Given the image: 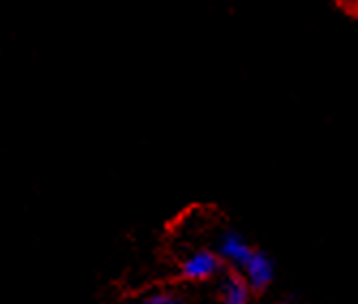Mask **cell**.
<instances>
[{
	"label": "cell",
	"instance_id": "cell-1",
	"mask_svg": "<svg viewBox=\"0 0 358 304\" xmlns=\"http://www.w3.org/2000/svg\"><path fill=\"white\" fill-rule=\"evenodd\" d=\"M221 268H223V261L217 255V251L200 249V251H193L180 261V277L191 283H202V281L217 277L221 273Z\"/></svg>",
	"mask_w": 358,
	"mask_h": 304
},
{
	"label": "cell",
	"instance_id": "cell-7",
	"mask_svg": "<svg viewBox=\"0 0 358 304\" xmlns=\"http://www.w3.org/2000/svg\"><path fill=\"white\" fill-rule=\"evenodd\" d=\"M277 304H287V302H277Z\"/></svg>",
	"mask_w": 358,
	"mask_h": 304
},
{
	"label": "cell",
	"instance_id": "cell-3",
	"mask_svg": "<svg viewBox=\"0 0 358 304\" xmlns=\"http://www.w3.org/2000/svg\"><path fill=\"white\" fill-rule=\"evenodd\" d=\"M241 275L245 277V281L253 291H264L275 279V263L266 253L255 251L249 263L241 270Z\"/></svg>",
	"mask_w": 358,
	"mask_h": 304
},
{
	"label": "cell",
	"instance_id": "cell-5",
	"mask_svg": "<svg viewBox=\"0 0 358 304\" xmlns=\"http://www.w3.org/2000/svg\"><path fill=\"white\" fill-rule=\"evenodd\" d=\"M140 304H187L182 300V296H178L176 291H168V289H161V291H150L146 294Z\"/></svg>",
	"mask_w": 358,
	"mask_h": 304
},
{
	"label": "cell",
	"instance_id": "cell-2",
	"mask_svg": "<svg viewBox=\"0 0 358 304\" xmlns=\"http://www.w3.org/2000/svg\"><path fill=\"white\" fill-rule=\"evenodd\" d=\"M253 253L255 249L236 231H225L217 245V255L221 257V261L230 263L234 270H243L249 263Z\"/></svg>",
	"mask_w": 358,
	"mask_h": 304
},
{
	"label": "cell",
	"instance_id": "cell-6",
	"mask_svg": "<svg viewBox=\"0 0 358 304\" xmlns=\"http://www.w3.org/2000/svg\"><path fill=\"white\" fill-rule=\"evenodd\" d=\"M343 3L352 9H358V0H343Z\"/></svg>",
	"mask_w": 358,
	"mask_h": 304
},
{
	"label": "cell",
	"instance_id": "cell-4",
	"mask_svg": "<svg viewBox=\"0 0 358 304\" xmlns=\"http://www.w3.org/2000/svg\"><path fill=\"white\" fill-rule=\"evenodd\" d=\"M249 283L238 270H230L225 273L221 285H219V302L217 304H249Z\"/></svg>",
	"mask_w": 358,
	"mask_h": 304
}]
</instances>
